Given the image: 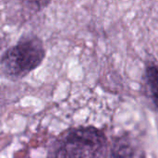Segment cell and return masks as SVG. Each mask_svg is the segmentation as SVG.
Instances as JSON below:
<instances>
[{"label":"cell","instance_id":"1","mask_svg":"<svg viewBox=\"0 0 158 158\" xmlns=\"http://www.w3.org/2000/svg\"><path fill=\"white\" fill-rule=\"evenodd\" d=\"M44 57L42 39L33 33H26L1 56L0 71L7 79L20 80L36 69Z\"/></svg>","mask_w":158,"mask_h":158},{"label":"cell","instance_id":"2","mask_svg":"<svg viewBox=\"0 0 158 158\" xmlns=\"http://www.w3.org/2000/svg\"><path fill=\"white\" fill-rule=\"evenodd\" d=\"M106 143L105 133L95 127L73 128L55 141L51 158H95Z\"/></svg>","mask_w":158,"mask_h":158},{"label":"cell","instance_id":"3","mask_svg":"<svg viewBox=\"0 0 158 158\" xmlns=\"http://www.w3.org/2000/svg\"><path fill=\"white\" fill-rule=\"evenodd\" d=\"M109 158H143V151L133 137L124 134L113 140Z\"/></svg>","mask_w":158,"mask_h":158},{"label":"cell","instance_id":"4","mask_svg":"<svg viewBox=\"0 0 158 158\" xmlns=\"http://www.w3.org/2000/svg\"><path fill=\"white\" fill-rule=\"evenodd\" d=\"M144 80L149 97L153 106L158 111V64H150L145 68Z\"/></svg>","mask_w":158,"mask_h":158},{"label":"cell","instance_id":"5","mask_svg":"<svg viewBox=\"0 0 158 158\" xmlns=\"http://www.w3.org/2000/svg\"><path fill=\"white\" fill-rule=\"evenodd\" d=\"M8 41H7V38L4 35H1L0 34V50L3 49L6 44H7Z\"/></svg>","mask_w":158,"mask_h":158}]
</instances>
